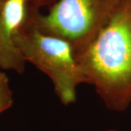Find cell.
<instances>
[{"label": "cell", "mask_w": 131, "mask_h": 131, "mask_svg": "<svg viewBox=\"0 0 131 131\" xmlns=\"http://www.w3.org/2000/svg\"><path fill=\"white\" fill-rule=\"evenodd\" d=\"M103 131H118V130L113 129H106V130H103Z\"/></svg>", "instance_id": "52a82bcc"}, {"label": "cell", "mask_w": 131, "mask_h": 131, "mask_svg": "<svg viewBox=\"0 0 131 131\" xmlns=\"http://www.w3.org/2000/svg\"><path fill=\"white\" fill-rule=\"evenodd\" d=\"M13 103L14 99L9 79L6 73L0 71V113L10 108Z\"/></svg>", "instance_id": "5b68a950"}, {"label": "cell", "mask_w": 131, "mask_h": 131, "mask_svg": "<svg viewBox=\"0 0 131 131\" xmlns=\"http://www.w3.org/2000/svg\"><path fill=\"white\" fill-rule=\"evenodd\" d=\"M32 13L30 0H0V70L24 72L27 62L16 40Z\"/></svg>", "instance_id": "277c9868"}, {"label": "cell", "mask_w": 131, "mask_h": 131, "mask_svg": "<svg viewBox=\"0 0 131 131\" xmlns=\"http://www.w3.org/2000/svg\"><path fill=\"white\" fill-rule=\"evenodd\" d=\"M56 0H30L31 9L32 11H40L41 8L45 6H50Z\"/></svg>", "instance_id": "8992f818"}, {"label": "cell", "mask_w": 131, "mask_h": 131, "mask_svg": "<svg viewBox=\"0 0 131 131\" xmlns=\"http://www.w3.org/2000/svg\"><path fill=\"white\" fill-rule=\"evenodd\" d=\"M16 43L26 62L48 76L62 104L76 102L77 90L85 79L72 44L42 32L30 21L18 36Z\"/></svg>", "instance_id": "7a4b0ae2"}, {"label": "cell", "mask_w": 131, "mask_h": 131, "mask_svg": "<svg viewBox=\"0 0 131 131\" xmlns=\"http://www.w3.org/2000/svg\"><path fill=\"white\" fill-rule=\"evenodd\" d=\"M122 0H56L44 14L32 13L30 22L42 32L68 42L75 52L106 26Z\"/></svg>", "instance_id": "3957f363"}, {"label": "cell", "mask_w": 131, "mask_h": 131, "mask_svg": "<svg viewBox=\"0 0 131 131\" xmlns=\"http://www.w3.org/2000/svg\"><path fill=\"white\" fill-rule=\"evenodd\" d=\"M85 83L111 111L131 105V0H122L108 23L76 51Z\"/></svg>", "instance_id": "6da1fadb"}]
</instances>
